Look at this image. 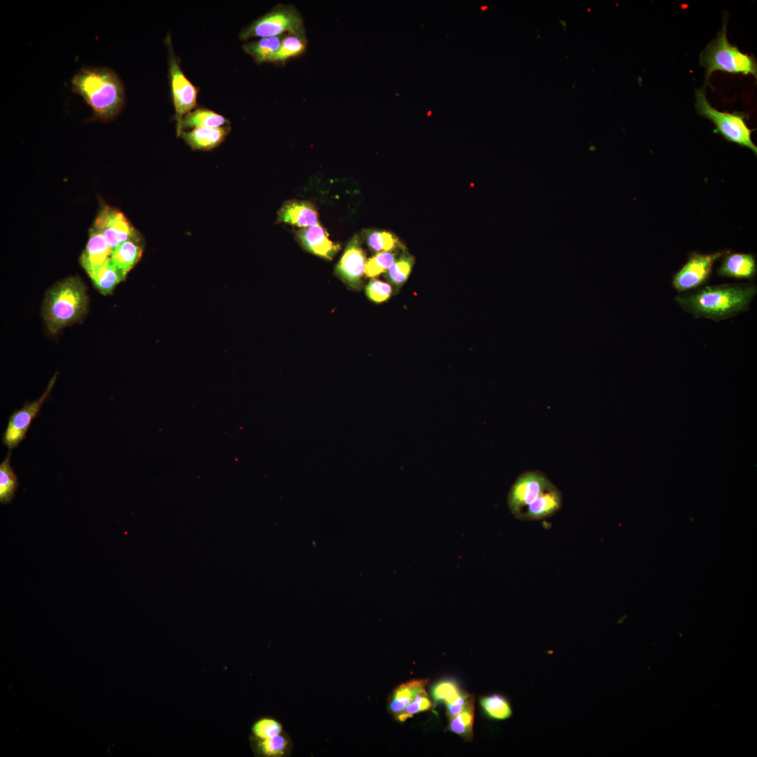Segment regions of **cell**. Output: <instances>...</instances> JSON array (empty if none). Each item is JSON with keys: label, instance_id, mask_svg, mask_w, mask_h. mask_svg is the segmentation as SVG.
I'll return each mask as SVG.
<instances>
[{"label": "cell", "instance_id": "6da1fadb", "mask_svg": "<svg viewBox=\"0 0 757 757\" xmlns=\"http://www.w3.org/2000/svg\"><path fill=\"white\" fill-rule=\"evenodd\" d=\"M756 294L753 283L724 284L701 287L677 295L674 300L695 318L718 322L749 310Z\"/></svg>", "mask_w": 757, "mask_h": 757}, {"label": "cell", "instance_id": "9a60e30c", "mask_svg": "<svg viewBox=\"0 0 757 757\" xmlns=\"http://www.w3.org/2000/svg\"><path fill=\"white\" fill-rule=\"evenodd\" d=\"M296 236L306 250L326 259H332L339 250V246L329 239L325 229L318 224L299 230Z\"/></svg>", "mask_w": 757, "mask_h": 757}, {"label": "cell", "instance_id": "7c38bea8", "mask_svg": "<svg viewBox=\"0 0 757 757\" xmlns=\"http://www.w3.org/2000/svg\"><path fill=\"white\" fill-rule=\"evenodd\" d=\"M365 255L358 240L353 238L347 245L337 266V274L348 285H360L365 268Z\"/></svg>", "mask_w": 757, "mask_h": 757}, {"label": "cell", "instance_id": "44dd1931", "mask_svg": "<svg viewBox=\"0 0 757 757\" xmlns=\"http://www.w3.org/2000/svg\"><path fill=\"white\" fill-rule=\"evenodd\" d=\"M142 254V247L136 238L122 243L112 250L110 259L114 264L125 275L138 262Z\"/></svg>", "mask_w": 757, "mask_h": 757}, {"label": "cell", "instance_id": "ba28073f", "mask_svg": "<svg viewBox=\"0 0 757 757\" xmlns=\"http://www.w3.org/2000/svg\"><path fill=\"white\" fill-rule=\"evenodd\" d=\"M168 43L169 44V76L172 100L175 110L177 135V136H180L182 132V121L184 117L188 113L191 112L193 108L196 105L198 90L182 71L178 60L171 46L170 41H168Z\"/></svg>", "mask_w": 757, "mask_h": 757}, {"label": "cell", "instance_id": "8fae6325", "mask_svg": "<svg viewBox=\"0 0 757 757\" xmlns=\"http://www.w3.org/2000/svg\"><path fill=\"white\" fill-rule=\"evenodd\" d=\"M93 229L104 236L112 250L122 243L136 238L135 231L125 215L109 206L100 211Z\"/></svg>", "mask_w": 757, "mask_h": 757}, {"label": "cell", "instance_id": "7a4b0ae2", "mask_svg": "<svg viewBox=\"0 0 757 757\" xmlns=\"http://www.w3.org/2000/svg\"><path fill=\"white\" fill-rule=\"evenodd\" d=\"M71 90L90 107L93 117L102 122L115 118L125 105V95L118 75L107 67H84L71 79Z\"/></svg>", "mask_w": 757, "mask_h": 757}, {"label": "cell", "instance_id": "2e32d148", "mask_svg": "<svg viewBox=\"0 0 757 757\" xmlns=\"http://www.w3.org/2000/svg\"><path fill=\"white\" fill-rule=\"evenodd\" d=\"M112 249L104 236L94 229L81 257V264L90 277L110 259Z\"/></svg>", "mask_w": 757, "mask_h": 757}, {"label": "cell", "instance_id": "d4e9b609", "mask_svg": "<svg viewBox=\"0 0 757 757\" xmlns=\"http://www.w3.org/2000/svg\"><path fill=\"white\" fill-rule=\"evenodd\" d=\"M228 121L222 115L207 109H198L188 113L183 118L184 128L210 127L219 128L227 123Z\"/></svg>", "mask_w": 757, "mask_h": 757}, {"label": "cell", "instance_id": "e575fe53", "mask_svg": "<svg viewBox=\"0 0 757 757\" xmlns=\"http://www.w3.org/2000/svg\"><path fill=\"white\" fill-rule=\"evenodd\" d=\"M432 706V701L424 689L416 695L401 713L410 717L414 714L429 710Z\"/></svg>", "mask_w": 757, "mask_h": 757}, {"label": "cell", "instance_id": "836d02e7", "mask_svg": "<svg viewBox=\"0 0 757 757\" xmlns=\"http://www.w3.org/2000/svg\"><path fill=\"white\" fill-rule=\"evenodd\" d=\"M391 293L392 287L388 283L376 279H371L366 287L368 298L376 303L386 301Z\"/></svg>", "mask_w": 757, "mask_h": 757}, {"label": "cell", "instance_id": "5bb4252c", "mask_svg": "<svg viewBox=\"0 0 757 757\" xmlns=\"http://www.w3.org/2000/svg\"><path fill=\"white\" fill-rule=\"evenodd\" d=\"M562 502L561 491L553 484L528 505L518 519L536 521L550 517L560 510Z\"/></svg>", "mask_w": 757, "mask_h": 757}, {"label": "cell", "instance_id": "4dcf8cb0", "mask_svg": "<svg viewBox=\"0 0 757 757\" xmlns=\"http://www.w3.org/2000/svg\"><path fill=\"white\" fill-rule=\"evenodd\" d=\"M395 257L392 252H382L368 259L365 264L364 273L367 277H375L388 270L395 262Z\"/></svg>", "mask_w": 757, "mask_h": 757}, {"label": "cell", "instance_id": "4fadbf2b", "mask_svg": "<svg viewBox=\"0 0 757 757\" xmlns=\"http://www.w3.org/2000/svg\"><path fill=\"white\" fill-rule=\"evenodd\" d=\"M757 264L751 253L732 252L729 251L722 257L717 270L721 277L736 279L752 280L756 275Z\"/></svg>", "mask_w": 757, "mask_h": 757}, {"label": "cell", "instance_id": "603a6c76", "mask_svg": "<svg viewBox=\"0 0 757 757\" xmlns=\"http://www.w3.org/2000/svg\"><path fill=\"white\" fill-rule=\"evenodd\" d=\"M284 35L261 38L257 41L245 43L243 48L259 64L273 62Z\"/></svg>", "mask_w": 757, "mask_h": 757}, {"label": "cell", "instance_id": "8992f818", "mask_svg": "<svg viewBox=\"0 0 757 757\" xmlns=\"http://www.w3.org/2000/svg\"><path fill=\"white\" fill-rule=\"evenodd\" d=\"M285 32L306 38L304 20L298 10L291 4L279 5L244 28L240 39L272 37Z\"/></svg>", "mask_w": 757, "mask_h": 757}, {"label": "cell", "instance_id": "83f0119b", "mask_svg": "<svg viewBox=\"0 0 757 757\" xmlns=\"http://www.w3.org/2000/svg\"><path fill=\"white\" fill-rule=\"evenodd\" d=\"M307 39L287 34L284 35L273 62L284 64L288 59L302 54L306 48Z\"/></svg>", "mask_w": 757, "mask_h": 757}, {"label": "cell", "instance_id": "1f68e13d", "mask_svg": "<svg viewBox=\"0 0 757 757\" xmlns=\"http://www.w3.org/2000/svg\"><path fill=\"white\" fill-rule=\"evenodd\" d=\"M413 266V260L403 257L395 261L388 269L387 278L395 285H402L408 278Z\"/></svg>", "mask_w": 757, "mask_h": 757}, {"label": "cell", "instance_id": "52a82bcc", "mask_svg": "<svg viewBox=\"0 0 757 757\" xmlns=\"http://www.w3.org/2000/svg\"><path fill=\"white\" fill-rule=\"evenodd\" d=\"M728 252L722 250L708 254L692 252L686 264L672 277L674 289L683 294L701 287L709 280L716 261Z\"/></svg>", "mask_w": 757, "mask_h": 757}, {"label": "cell", "instance_id": "cb8c5ba5", "mask_svg": "<svg viewBox=\"0 0 757 757\" xmlns=\"http://www.w3.org/2000/svg\"><path fill=\"white\" fill-rule=\"evenodd\" d=\"M125 276L109 259L90 278L100 292L109 294Z\"/></svg>", "mask_w": 757, "mask_h": 757}, {"label": "cell", "instance_id": "d6986e66", "mask_svg": "<svg viewBox=\"0 0 757 757\" xmlns=\"http://www.w3.org/2000/svg\"><path fill=\"white\" fill-rule=\"evenodd\" d=\"M427 683V679H414L397 686L389 699V711L395 716L402 712L416 695L425 689Z\"/></svg>", "mask_w": 757, "mask_h": 757}, {"label": "cell", "instance_id": "ffe728a7", "mask_svg": "<svg viewBox=\"0 0 757 757\" xmlns=\"http://www.w3.org/2000/svg\"><path fill=\"white\" fill-rule=\"evenodd\" d=\"M250 744L256 756L281 757L285 756L289 749V739L283 734L266 739H257L250 736Z\"/></svg>", "mask_w": 757, "mask_h": 757}, {"label": "cell", "instance_id": "5b68a950", "mask_svg": "<svg viewBox=\"0 0 757 757\" xmlns=\"http://www.w3.org/2000/svg\"><path fill=\"white\" fill-rule=\"evenodd\" d=\"M695 109L698 115L713 123L714 132L720 134L725 139L740 146L749 149L757 154V146L751 139L753 129L748 126V116L743 112L720 111L713 107L707 99L704 88L696 90Z\"/></svg>", "mask_w": 757, "mask_h": 757}, {"label": "cell", "instance_id": "f546056e", "mask_svg": "<svg viewBox=\"0 0 757 757\" xmlns=\"http://www.w3.org/2000/svg\"><path fill=\"white\" fill-rule=\"evenodd\" d=\"M282 725L278 720L271 716H262L252 723L250 736L257 739H266L282 733Z\"/></svg>", "mask_w": 757, "mask_h": 757}, {"label": "cell", "instance_id": "7402d4cb", "mask_svg": "<svg viewBox=\"0 0 757 757\" xmlns=\"http://www.w3.org/2000/svg\"><path fill=\"white\" fill-rule=\"evenodd\" d=\"M479 704L485 716L493 721H505L513 714L510 700L501 693H493L481 697Z\"/></svg>", "mask_w": 757, "mask_h": 757}, {"label": "cell", "instance_id": "30bf717a", "mask_svg": "<svg viewBox=\"0 0 757 757\" xmlns=\"http://www.w3.org/2000/svg\"><path fill=\"white\" fill-rule=\"evenodd\" d=\"M57 376V373L50 380L46 390L39 399L32 402L26 400L21 409H15L11 415L7 427L2 435V442L9 450L11 451L18 447L19 444L25 439L33 419L39 414L43 403L49 398Z\"/></svg>", "mask_w": 757, "mask_h": 757}, {"label": "cell", "instance_id": "9c48e42d", "mask_svg": "<svg viewBox=\"0 0 757 757\" xmlns=\"http://www.w3.org/2000/svg\"><path fill=\"white\" fill-rule=\"evenodd\" d=\"M553 484L538 470L521 473L512 485L507 495V505L512 514L519 518L524 510Z\"/></svg>", "mask_w": 757, "mask_h": 757}, {"label": "cell", "instance_id": "3957f363", "mask_svg": "<svg viewBox=\"0 0 757 757\" xmlns=\"http://www.w3.org/2000/svg\"><path fill=\"white\" fill-rule=\"evenodd\" d=\"M88 295L82 281L69 277L57 282L45 297L43 315L48 331L55 334L79 320L86 312Z\"/></svg>", "mask_w": 757, "mask_h": 757}, {"label": "cell", "instance_id": "8d00e7d4", "mask_svg": "<svg viewBox=\"0 0 757 757\" xmlns=\"http://www.w3.org/2000/svg\"><path fill=\"white\" fill-rule=\"evenodd\" d=\"M486 8V6L482 8V10H485Z\"/></svg>", "mask_w": 757, "mask_h": 757}, {"label": "cell", "instance_id": "d590c367", "mask_svg": "<svg viewBox=\"0 0 757 757\" xmlns=\"http://www.w3.org/2000/svg\"><path fill=\"white\" fill-rule=\"evenodd\" d=\"M472 695L462 690L459 696L452 703L446 706V714L449 719L459 714L465 707Z\"/></svg>", "mask_w": 757, "mask_h": 757}, {"label": "cell", "instance_id": "4316f807", "mask_svg": "<svg viewBox=\"0 0 757 757\" xmlns=\"http://www.w3.org/2000/svg\"><path fill=\"white\" fill-rule=\"evenodd\" d=\"M475 718V697L472 695L464 709L457 716L449 719V729L459 735L467 741L473 737Z\"/></svg>", "mask_w": 757, "mask_h": 757}, {"label": "cell", "instance_id": "f1b7e54d", "mask_svg": "<svg viewBox=\"0 0 757 757\" xmlns=\"http://www.w3.org/2000/svg\"><path fill=\"white\" fill-rule=\"evenodd\" d=\"M462 690L453 679L445 678L435 683L431 688V695L436 702H444L446 705L454 702Z\"/></svg>", "mask_w": 757, "mask_h": 757}, {"label": "cell", "instance_id": "277c9868", "mask_svg": "<svg viewBox=\"0 0 757 757\" xmlns=\"http://www.w3.org/2000/svg\"><path fill=\"white\" fill-rule=\"evenodd\" d=\"M727 18L721 29L701 53L700 65L705 67L704 86L709 84L713 72L720 71L733 74L752 75L757 78L756 60L752 55L742 53L731 44L727 37Z\"/></svg>", "mask_w": 757, "mask_h": 757}, {"label": "cell", "instance_id": "e0dca14e", "mask_svg": "<svg viewBox=\"0 0 757 757\" xmlns=\"http://www.w3.org/2000/svg\"><path fill=\"white\" fill-rule=\"evenodd\" d=\"M278 220L299 227L318 224V214L315 207L307 202L290 200L286 202L278 212Z\"/></svg>", "mask_w": 757, "mask_h": 757}, {"label": "cell", "instance_id": "d6a6232c", "mask_svg": "<svg viewBox=\"0 0 757 757\" xmlns=\"http://www.w3.org/2000/svg\"><path fill=\"white\" fill-rule=\"evenodd\" d=\"M369 247L376 252H387L395 247L397 239L394 236L386 231L371 232L367 236Z\"/></svg>", "mask_w": 757, "mask_h": 757}, {"label": "cell", "instance_id": "74e56055", "mask_svg": "<svg viewBox=\"0 0 757 757\" xmlns=\"http://www.w3.org/2000/svg\"><path fill=\"white\" fill-rule=\"evenodd\" d=\"M430 114H431V112H430V111H429V112H428V115H430Z\"/></svg>", "mask_w": 757, "mask_h": 757}, {"label": "cell", "instance_id": "484cf974", "mask_svg": "<svg viewBox=\"0 0 757 757\" xmlns=\"http://www.w3.org/2000/svg\"><path fill=\"white\" fill-rule=\"evenodd\" d=\"M11 451L0 464V503H9L15 496L18 487L16 474L11 465Z\"/></svg>", "mask_w": 757, "mask_h": 757}, {"label": "cell", "instance_id": "ac0fdd59", "mask_svg": "<svg viewBox=\"0 0 757 757\" xmlns=\"http://www.w3.org/2000/svg\"><path fill=\"white\" fill-rule=\"evenodd\" d=\"M230 127H198L181 135L186 144L193 149L210 150L219 146L229 132Z\"/></svg>", "mask_w": 757, "mask_h": 757}]
</instances>
